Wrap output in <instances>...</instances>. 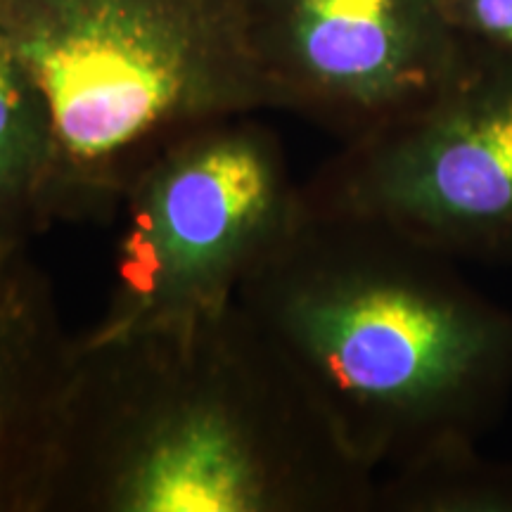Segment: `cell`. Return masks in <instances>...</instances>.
I'll return each instance as SVG.
<instances>
[{
    "mask_svg": "<svg viewBox=\"0 0 512 512\" xmlns=\"http://www.w3.org/2000/svg\"><path fill=\"white\" fill-rule=\"evenodd\" d=\"M375 496L240 302L79 335L46 512H375Z\"/></svg>",
    "mask_w": 512,
    "mask_h": 512,
    "instance_id": "6da1fadb",
    "label": "cell"
},
{
    "mask_svg": "<svg viewBox=\"0 0 512 512\" xmlns=\"http://www.w3.org/2000/svg\"><path fill=\"white\" fill-rule=\"evenodd\" d=\"M238 302L377 479L477 444L512 396V311L396 230L306 209Z\"/></svg>",
    "mask_w": 512,
    "mask_h": 512,
    "instance_id": "7a4b0ae2",
    "label": "cell"
},
{
    "mask_svg": "<svg viewBox=\"0 0 512 512\" xmlns=\"http://www.w3.org/2000/svg\"><path fill=\"white\" fill-rule=\"evenodd\" d=\"M0 31L53 117L57 221L112 219L174 140L273 110L235 0H0Z\"/></svg>",
    "mask_w": 512,
    "mask_h": 512,
    "instance_id": "3957f363",
    "label": "cell"
},
{
    "mask_svg": "<svg viewBox=\"0 0 512 512\" xmlns=\"http://www.w3.org/2000/svg\"><path fill=\"white\" fill-rule=\"evenodd\" d=\"M256 114L204 121L133 181L110 299L83 335H126L238 302L306 211L283 140Z\"/></svg>",
    "mask_w": 512,
    "mask_h": 512,
    "instance_id": "277c9868",
    "label": "cell"
},
{
    "mask_svg": "<svg viewBox=\"0 0 512 512\" xmlns=\"http://www.w3.org/2000/svg\"><path fill=\"white\" fill-rule=\"evenodd\" d=\"M304 207L396 230L434 252L512 249V64L463 69L406 117L342 143Z\"/></svg>",
    "mask_w": 512,
    "mask_h": 512,
    "instance_id": "5b68a950",
    "label": "cell"
},
{
    "mask_svg": "<svg viewBox=\"0 0 512 512\" xmlns=\"http://www.w3.org/2000/svg\"><path fill=\"white\" fill-rule=\"evenodd\" d=\"M273 110L342 143L406 117L467 64L446 0H235Z\"/></svg>",
    "mask_w": 512,
    "mask_h": 512,
    "instance_id": "8992f818",
    "label": "cell"
},
{
    "mask_svg": "<svg viewBox=\"0 0 512 512\" xmlns=\"http://www.w3.org/2000/svg\"><path fill=\"white\" fill-rule=\"evenodd\" d=\"M79 337L31 242L0 245V512H46Z\"/></svg>",
    "mask_w": 512,
    "mask_h": 512,
    "instance_id": "52a82bcc",
    "label": "cell"
},
{
    "mask_svg": "<svg viewBox=\"0 0 512 512\" xmlns=\"http://www.w3.org/2000/svg\"><path fill=\"white\" fill-rule=\"evenodd\" d=\"M55 223L53 117L27 64L0 31V245L31 242Z\"/></svg>",
    "mask_w": 512,
    "mask_h": 512,
    "instance_id": "ba28073f",
    "label": "cell"
},
{
    "mask_svg": "<svg viewBox=\"0 0 512 512\" xmlns=\"http://www.w3.org/2000/svg\"><path fill=\"white\" fill-rule=\"evenodd\" d=\"M375 512H512V463L477 444L432 453L377 479Z\"/></svg>",
    "mask_w": 512,
    "mask_h": 512,
    "instance_id": "9c48e42d",
    "label": "cell"
}]
</instances>
